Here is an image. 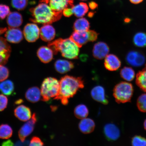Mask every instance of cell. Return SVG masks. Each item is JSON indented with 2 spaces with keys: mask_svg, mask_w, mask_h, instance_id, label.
Returning <instances> with one entry per match:
<instances>
[{
  "mask_svg": "<svg viewBox=\"0 0 146 146\" xmlns=\"http://www.w3.org/2000/svg\"><path fill=\"white\" fill-rule=\"evenodd\" d=\"M59 83V94L54 99L60 100L64 105L68 104L69 98L73 97L79 89L84 87L81 77L65 76L62 78Z\"/></svg>",
  "mask_w": 146,
  "mask_h": 146,
  "instance_id": "cell-1",
  "label": "cell"
},
{
  "mask_svg": "<svg viewBox=\"0 0 146 146\" xmlns=\"http://www.w3.org/2000/svg\"><path fill=\"white\" fill-rule=\"evenodd\" d=\"M30 11L32 18L30 21L34 23L50 24L61 19L62 12L54 11L47 3H41L31 8Z\"/></svg>",
  "mask_w": 146,
  "mask_h": 146,
  "instance_id": "cell-2",
  "label": "cell"
},
{
  "mask_svg": "<svg viewBox=\"0 0 146 146\" xmlns=\"http://www.w3.org/2000/svg\"><path fill=\"white\" fill-rule=\"evenodd\" d=\"M48 46L55 54L60 52L62 56L67 59H74L78 58L79 47L70 38L65 39L59 38L50 42Z\"/></svg>",
  "mask_w": 146,
  "mask_h": 146,
  "instance_id": "cell-3",
  "label": "cell"
},
{
  "mask_svg": "<svg viewBox=\"0 0 146 146\" xmlns=\"http://www.w3.org/2000/svg\"><path fill=\"white\" fill-rule=\"evenodd\" d=\"M40 91L42 101L48 102L52 98L54 99L59 94V81L54 78H45L42 83Z\"/></svg>",
  "mask_w": 146,
  "mask_h": 146,
  "instance_id": "cell-4",
  "label": "cell"
},
{
  "mask_svg": "<svg viewBox=\"0 0 146 146\" xmlns=\"http://www.w3.org/2000/svg\"><path fill=\"white\" fill-rule=\"evenodd\" d=\"M134 88L130 83L126 82H120L114 87L113 95L118 104L130 102L132 97Z\"/></svg>",
  "mask_w": 146,
  "mask_h": 146,
  "instance_id": "cell-5",
  "label": "cell"
},
{
  "mask_svg": "<svg viewBox=\"0 0 146 146\" xmlns=\"http://www.w3.org/2000/svg\"><path fill=\"white\" fill-rule=\"evenodd\" d=\"M37 121V115L35 113H34L31 118L20 128L18 133V136L21 141L24 142L27 137L33 132Z\"/></svg>",
  "mask_w": 146,
  "mask_h": 146,
  "instance_id": "cell-6",
  "label": "cell"
},
{
  "mask_svg": "<svg viewBox=\"0 0 146 146\" xmlns=\"http://www.w3.org/2000/svg\"><path fill=\"white\" fill-rule=\"evenodd\" d=\"M125 60L128 64L135 67L142 66L145 63L146 58L145 55L137 50H132L127 53Z\"/></svg>",
  "mask_w": 146,
  "mask_h": 146,
  "instance_id": "cell-7",
  "label": "cell"
},
{
  "mask_svg": "<svg viewBox=\"0 0 146 146\" xmlns=\"http://www.w3.org/2000/svg\"><path fill=\"white\" fill-rule=\"evenodd\" d=\"M40 30L35 23L27 24L24 27L23 33L25 39L29 42L37 40L40 36Z\"/></svg>",
  "mask_w": 146,
  "mask_h": 146,
  "instance_id": "cell-8",
  "label": "cell"
},
{
  "mask_svg": "<svg viewBox=\"0 0 146 146\" xmlns=\"http://www.w3.org/2000/svg\"><path fill=\"white\" fill-rule=\"evenodd\" d=\"M110 48L106 43L103 42H99L94 45L93 50V55L98 60L105 58L109 52Z\"/></svg>",
  "mask_w": 146,
  "mask_h": 146,
  "instance_id": "cell-9",
  "label": "cell"
},
{
  "mask_svg": "<svg viewBox=\"0 0 146 146\" xmlns=\"http://www.w3.org/2000/svg\"><path fill=\"white\" fill-rule=\"evenodd\" d=\"M6 40L9 42L18 43L22 40L23 34L21 29L17 28H9L5 32Z\"/></svg>",
  "mask_w": 146,
  "mask_h": 146,
  "instance_id": "cell-10",
  "label": "cell"
},
{
  "mask_svg": "<svg viewBox=\"0 0 146 146\" xmlns=\"http://www.w3.org/2000/svg\"><path fill=\"white\" fill-rule=\"evenodd\" d=\"M74 0H49V5L55 12H62L64 9L74 6Z\"/></svg>",
  "mask_w": 146,
  "mask_h": 146,
  "instance_id": "cell-11",
  "label": "cell"
},
{
  "mask_svg": "<svg viewBox=\"0 0 146 146\" xmlns=\"http://www.w3.org/2000/svg\"><path fill=\"white\" fill-rule=\"evenodd\" d=\"M89 30L84 32L74 31L71 35L70 38L80 48L88 42H90Z\"/></svg>",
  "mask_w": 146,
  "mask_h": 146,
  "instance_id": "cell-12",
  "label": "cell"
},
{
  "mask_svg": "<svg viewBox=\"0 0 146 146\" xmlns=\"http://www.w3.org/2000/svg\"><path fill=\"white\" fill-rule=\"evenodd\" d=\"M104 132L106 137L109 141H115L120 136L119 129L113 123L106 124L104 127Z\"/></svg>",
  "mask_w": 146,
  "mask_h": 146,
  "instance_id": "cell-13",
  "label": "cell"
},
{
  "mask_svg": "<svg viewBox=\"0 0 146 146\" xmlns=\"http://www.w3.org/2000/svg\"><path fill=\"white\" fill-rule=\"evenodd\" d=\"M11 52L10 46L7 40L0 37V64H5L8 62Z\"/></svg>",
  "mask_w": 146,
  "mask_h": 146,
  "instance_id": "cell-14",
  "label": "cell"
},
{
  "mask_svg": "<svg viewBox=\"0 0 146 146\" xmlns=\"http://www.w3.org/2000/svg\"><path fill=\"white\" fill-rule=\"evenodd\" d=\"M121 66V61L117 56L114 54L108 55L105 58L104 66L107 70L115 71L118 70Z\"/></svg>",
  "mask_w": 146,
  "mask_h": 146,
  "instance_id": "cell-15",
  "label": "cell"
},
{
  "mask_svg": "<svg viewBox=\"0 0 146 146\" xmlns=\"http://www.w3.org/2000/svg\"><path fill=\"white\" fill-rule=\"evenodd\" d=\"M91 95L93 99L97 102L105 105L108 103L105 89L101 86L94 87L91 91Z\"/></svg>",
  "mask_w": 146,
  "mask_h": 146,
  "instance_id": "cell-16",
  "label": "cell"
},
{
  "mask_svg": "<svg viewBox=\"0 0 146 146\" xmlns=\"http://www.w3.org/2000/svg\"><path fill=\"white\" fill-rule=\"evenodd\" d=\"M14 114L16 117L23 121H26L32 117L31 109L26 106L21 105L15 109Z\"/></svg>",
  "mask_w": 146,
  "mask_h": 146,
  "instance_id": "cell-17",
  "label": "cell"
},
{
  "mask_svg": "<svg viewBox=\"0 0 146 146\" xmlns=\"http://www.w3.org/2000/svg\"><path fill=\"white\" fill-rule=\"evenodd\" d=\"M40 35L43 41H50L55 36V30L53 27L50 24L44 25L40 29Z\"/></svg>",
  "mask_w": 146,
  "mask_h": 146,
  "instance_id": "cell-18",
  "label": "cell"
},
{
  "mask_svg": "<svg viewBox=\"0 0 146 146\" xmlns=\"http://www.w3.org/2000/svg\"><path fill=\"white\" fill-rule=\"evenodd\" d=\"M7 22L9 28H17L22 24L23 16L17 12L10 13L7 17Z\"/></svg>",
  "mask_w": 146,
  "mask_h": 146,
  "instance_id": "cell-19",
  "label": "cell"
},
{
  "mask_svg": "<svg viewBox=\"0 0 146 146\" xmlns=\"http://www.w3.org/2000/svg\"><path fill=\"white\" fill-rule=\"evenodd\" d=\"M74 65L72 62L65 60H56L54 63L56 70L61 74H64L69 72L74 68Z\"/></svg>",
  "mask_w": 146,
  "mask_h": 146,
  "instance_id": "cell-20",
  "label": "cell"
},
{
  "mask_svg": "<svg viewBox=\"0 0 146 146\" xmlns=\"http://www.w3.org/2000/svg\"><path fill=\"white\" fill-rule=\"evenodd\" d=\"M54 53L51 49L45 46H41L38 49L37 55L40 60L43 63L50 62L53 59Z\"/></svg>",
  "mask_w": 146,
  "mask_h": 146,
  "instance_id": "cell-21",
  "label": "cell"
},
{
  "mask_svg": "<svg viewBox=\"0 0 146 146\" xmlns=\"http://www.w3.org/2000/svg\"><path fill=\"white\" fill-rule=\"evenodd\" d=\"M96 125L94 121L89 118L82 119L80 122L78 127L81 132L85 134H88L94 131Z\"/></svg>",
  "mask_w": 146,
  "mask_h": 146,
  "instance_id": "cell-22",
  "label": "cell"
},
{
  "mask_svg": "<svg viewBox=\"0 0 146 146\" xmlns=\"http://www.w3.org/2000/svg\"><path fill=\"white\" fill-rule=\"evenodd\" d=\"M41 96V91L39 88L36 86L28 89L25 94V97L27 101L33 103L39 101Z\"/></svg>",
  "mask_w": 146,
  "mask_h": 146,
  "instance_id": "cell-23",
  "label": "cell"
},
{
  "mask_svg": "<svg viewBox=\"0 0 146 146\" xmlns=\"http://www.w3.org/2000/svg\"><path fill=\"white\" fill-rule=\"evenodd\" d=\"M90 23L84 18H79L76 20L73 25L74 31L78 32L87 31L89 30Z\"/></svg>",
  "mask_w": 146,
  "mask_h": 146,
  "instance_id": "cell-24",
  "label": "cell"
},
{
  "mask_svg": "<svg viewBox=\"0 0 146 146\" xmlns=\"http://www.w3.org/2000/svg\"><path fill=\"white\" fill-rule=\"evenodd\" d=\"M14 84L11 81L7 80L0 83V91L7 96L13 94L14 92Z\"/></svg>",
  "mask_w": 146,
  "mask_h": 146,
  "instance_id": "cell-25",
  "label": "cell"
},
{
  "mask_svg": "<svg viewBox=\"0 0 146 146\" xmlns=\"http://www.w3.org/2000/svg\"><path fill=\"white\" fill-rule=\"evenodd\" d=\"M136 83L142 90L146 92V65L137 74Z\"/></svg>",
  "mask_w": 146,
  "mask_h": 146,
  "instance_id": "cell-26",
  "label": "cell"
},
{
  "mask_svg": "<svg viewBox=\"0 0 146 146\" xmlns=\"http://www.w3.org/2000/svg\"><path fill=\"white\" fill-rule=\"evenodd\" d=\"M73 14L78 18H81L85 15L88 12L89 7L86 3H80L72 8Z\"/></svg>",
  "mask_w": 146,
  "mask_h": 146,
  "instance_id": "cell-27",
  "label": "cell"
},
{
  "mask_svg": "<svg viewBox=\"0 0 146 146\" xmlns=\"http://www.w3.org/2000/svg\"><path fill=\"white\" fill-rule=\"evenodd\" d=\"M133 40L136 46L140 48L146 47V33L142 32L136 33L133 36Z\"/></svg>",
  "mask_w": 146,
  "mask_h": 146,
  "instance_id": "cell-28",
  "label": "cell"
},
{
  "mask_svg": "<svg viewBox=\"0 0 146 146\" xmlns=\"http://www.w3.org/2000/svg\"><path fill=\"white\" fill-rule=\"evenodd\" d=\"M120 75L125 81L131 82L134 79L135 73L132 68L126 66L124 67L120 70Z\"/></svg>",
  "mask_w": 146,
  "mask_h": 146,
  "instance_id": "cell-29",
  "label": "cell"
},
{
  "mask_svg": "<svg viewBox=\"0 0 146 146\" xmlns=\"http://www.w3.org/2000/svg\"><path fill=\"white\" fill-rule=\"evenodd\" d=\"M74 114L76 117L79 119L86 118L89 114L88 108L85 105L80 104L76 106L74 110Z\"/></svg>",
  "mask_w": 146,
  "mask_h": 146,
  "instance_id": "cell-30",
  "label": "cell"
},
{
  "mask_svg": "<svg viewBox=\"0 0 146 146\" xmlns=\"http://www.w3.org/2000/svg\"><path fill=\"white\" fill-rule=\"evenodd\" d=\"M13 131L12 127L8 124L0 125V138L8 139L12 137Z\"/></svg>",
  "mask_w": 146,
  "mask_h": 146,
  "instance_id": "cell-31",
  "label": "cell"
},
{
  "mask_svg": "<svg viewBox=\"0 0 146 146\" xmlns=\"http://www.w3.org/2000/svg\"><path fill=\"white\" fill-rule=\"evenodd\" d=\"M11 3L13 8L18 10L22 11L27 7L28 0H11Z\"/></svg>",
  "mask_w": 146,
  "mask_h": 146,
  "instance_id": "cell-32",
  "label": "cell"
},
{
  "mask_svg": "<svg viewBox=\"0 0 146 146\" xmlns=\"http://www.w3.org/2000/svg\"><path fill=\"white\" fill-rule=\"evenodd\" d=\"M137 105L140 111L146 112V94H142L139 97L137 100Z\"/></svg>",
  "mask_w": 146,
  "mask_h": 146,
  "instance_id": "cell-33",
  "label": "cell"
},
{
  "mask_svg": "<svg viewBox=\"0 0 146 146\" xmlns=\"http://www.w3.org/2000/svg\"><path fill=\"white\" fill-rule=\"evenodd\" d=\"M131 144L134 146H146V139L141 136H135L132 138Z\"/></svg>",
  "mask_w": 146,
  "mask_h": 146,
  "instance_id": "cell-34",
  "label": "cell"
},
{
  "mask_svg": "<svg viewBox=\"0 0 146 146\" xmlns=\"http://www.w3.org/2000/svg\"><path fill=\"white\" fill-rule=\"evenodd\" d=\"M9 74L8 69L4 66L0 64V82L6 80L9 77Z\"/></svg>",
  "mask_w": 146,
  "mask_h": 146,
  "instance_id": "cell-35",
  "label": "cell"
},
{
  "mask_svg": "<svg viewBox=\"0 0 146 146\" xmlns=\"http://www.w3.org/2000/svg\"><path fill=\"white\" fill-rule=\"evenodd\" d=\"M10 13V8L8 5L0 4V19H4Z\"/></svg>",
  "mask_w": 146,
  "mask_h": 146,
  "instance_id": "cell-36",
  "label": "cell"
},
{
  "mask_svg": "<svg viewBox=\"0 0 146 146\" xmlns=\"http://www.w3.org/2000/svg\"><path fill=\"white\" fill-rule=\"evenodd\" d=\"M8 98L3 94H0V112L6 108L8 104Z\"/></svg>",
  "mask_w": 146,
  "mask_h": 146,
  "instance_id": "cell-37",
  "label": "cell"
},
{
  "mask_svg": "<svg viewBox=\"0 0 146 146\" xmlns=\"http://www.w3.org/2000/svg\"><path fill=\"white\" fill-rule=\"evenodd\" d=\"M44 143L39 137L36 136L33 137L31 139L30 146H43Z\"/></svg>",
  "mask_w": 146,
  "mask_h": 146,
  "instance_id": "cell-38",
  "label": "cell"
},
{
  "mask_svg": "<svg viewBox=\"0 0 146 146\" xmlns=\"http://www.w3.org/2000/svg\"><path fill=\"white\" fill-rule=\"evenodd\" d=\"M89 35H90V42H94L97 39L98 34L94 30H89Z\"/></svg>",
  "mask_w": 146,
  "mask_h": 146,
  "instance_id": "cell-39",
  "label": "cell"
},
{
  "mask_svg": "<svg viewBox=\"0 0 146 146\" xmlns=\"http://www.w3.org/2000/svg\"><path fill=\"white\" fill-rule=\"evenodd\" d=\"M63 14L65 17H70L73 14L72 8L69 7L64 9L62 12Z\"/></svg>",
  "mask_w": 146,
  "mask_h": 146,
  "instance_id": "cell-40",
  "label": "cell"
},
{
  "mask_svg": "<svg viewBox=\"0 0 146 146\" xmlns=\"http://www.w3.org/2000/svg\"><path fill=\"white\" fill-rule=\"evenodd\" d=\"M89 8H90L91 10H94L98 8V5L97 3L95 2L94 1H91L89 3Z\"/></svg>",
  "mask_w": 146,
  "mask_h": 146,
  "instance_id": "cell-41",
  "label": "cell"
},
{
  "mask_svg": "<svg viewBox=\"0 0 146 146\" xmlns=\"http://www.w3.org/2000/svg\"><path fill=\"white\" fill-rule=\"evenodd\" d=\"M14 145L13 142L11 140H7L6 141L3 142L2 144V146H13Z\"/></svg>",
  "mask_w": 146,
  "mask_h": 146,
  "instance_id": "cell-42",
  "label": "cell"
},
{
  "mask_svg": "<svg viewBox=\"0 0 146 146\" xmlns=\"http://www.w3.org/2000/svg\"><path fill=\"white\" fill-rule=\"evenodd\" d=\"M129 1L133 4L137 5L141 3L144 0H129Z\"/></svg>",
  "mask_w": 146,
  "mask_h": 146,
  "instance_id": "cell-43",
  "label": "cell"
},
{
  "mask_svg": "<svg viewBox=\"0 0 146 146\" xmlns=\"http://www.w3.org/2000/svg\"><path fill=\"white\" fill-rule=\"evenodd\" d=\"M29 141H24L22 142V141H18L17 143H15V145H26L29 144Z\"/></svg>",
  "mask_w": 146,
  "mask_h": 146,
  "instance_id": "cell-44",
  "label": "cell"
},
{
  "mask_svg": "<svg viewBox=\"0 0 146 146\" xmlns=\"http://www.w3.org/2000/svg\"><path fill=\"white\" fill-rule=\"evenodd\" d=\"M7 29L6 28H0V35L6 31Z\"/></svg>",
  "mask_w": 146,
  "mask_h": 146,
  "instance_id": "cell-45",
  "label": "cell"
},
{
  "mask_svg": "<svg viewBox=\"0 0 146 146\" xmlns=\"http://www.w3.org/2000/svg\"><path fill=\"white\" fill-rule=\"evenodd\" d=\"M23 100L22 99H20L16 100L15 102V104L16 105H19L20 104H21L23 103Z\"/></svg>",
  "mask_w": 146,
  "mask_h": 146,
  "instance_id": "cell-46",
  "label": "cell"
},
{
  "mask_svg": "<svg viewBox=\"0 0 146 146\" xmlns=\"http://www.w3.org/2000/svg\"><path fill=\"white\" fill-rule=\"evenodd\" d=\"M49 0H40V2L41 3H44L48 4Z\"/></svg>",
  "mask_w": 146,
  "mask_h": 146,
  "instance_id": "cell-47",
  "label": "cell"
},
{
  "mask_svg": "<svg viewBox=\"0 0 146 146\" xmlns=\"http://www.w3.org/2000/svg\"><path fill=\"white\" fill-rule=\"evenodd\" d=\"M144 127L145 130L146 131V119L145 120L144 123Z\"/></svg>",
  "mask_w": 146,
  "mask_h": 146,
  "instance_id": "cell-48",
  "label": "cell"
},
{
  "mask_svg": "<svg viewBox=\"0 0 146 146\" xmlns=\"http://www.w3.org/2000/svg\"><path fill=\"white\" fill-rule=\"evenodd\" d=\"M80 1H87V0H80Z\"/></svg>",
  "mask_w": 146,
  "mask_h": 146,
  "instance_id": "cell-49",
  "label": "cell"
}]
</instances>
